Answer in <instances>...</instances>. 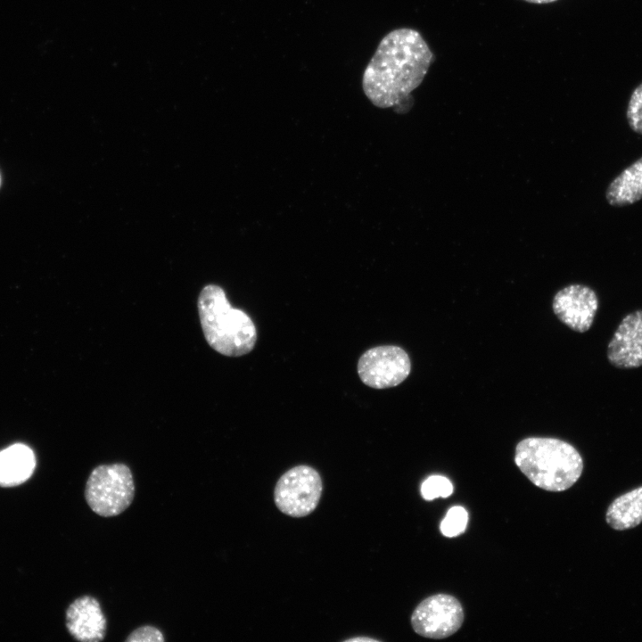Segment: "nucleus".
Listing matches in <instances>:
<instances>
[{
	"mask_svg": "<svg viewBox=\"0 0 642 642\" xmlns=\"http://www.w3.org/2000/svg\"><path fill=\"white\" fill-rule=\"evenodd\" d=\"M433 54L421 34L409 28L391 30L380 41L362 78L366 96L376 107L407 111L411 93L423 82Z\"/></svg>",
	"mask_w": 642,
	"mask_h": 642,
	"instance_id": "1",
	"label": "nucleus"
},
{
	"mask_svg": "<svg viewBox=\"0 0 642 642\" xmlns=\"http://www.w3.org/2000/svg\"><path fill=\"white\" fill-rule=\"evenodd\" d=\"M514 462L535 486L547 491L570 489L583 471L578 450L556 438L529 437L521 440L515 448Z\"/></svg>",
	"mask_w": 642,
	"mask_h": 642,
	"instance_id": "2",
	"label": "nucleus"
},
{
	"mask_svg": "<svg viewBox=\"0 0 642 642\" xmlns=\"http://www.w3.org/2000/svg\"><path fill=\"white\" fill-rule=\"evenodd\" d=\"M198 312L204 337L217 352L238 357L251 352L255 346L254 323L244 311L230 305L221 287L209 284L202 290Z\"/></svg>",
	"mask_w": 642,
	"mask_h": 642,
	"instance_id": "3",
	"label": "nucleus"
},
{
	"mask_svg": "<svg viewBox=\"0 0 642 642\" xmlns=\"http://www.w3.org/2000/svg\"><path fill=\"white\" fill-rule=\"evenodd\" d=\"M135 482L130 468L123 463L100 465L93 469L86 483L85 498L96 514L116 516L133 502Z\"/></svg>",
	"mask_w": 642,
	"mask_h": 642,
	"instance_id": "4",
	"label": "nucleus"
},
{
	"mask_svg": "<svg viewBox=\"0 0 642 642\" xmlns=\"http://www.w3.org/2000/svg\"><path fill=\"white\" fill-rule=\"evenodd\" d=\"M323 490L319 473L306 465L286 471L276 482L274 501L284 514L299 518L309 515L317 506Z\"/></svg>",
	"mask_w": 642,
	"mask_h": 642,
	"instance_id": "5",
	"label": "nucleus"
},
{
	"mask_svg": "<svg viewBox=\"0 0 642 642\" xmlns=\"http://www.w3.org/2000/svg\"><path fill=\"white\" fill-rule=\"evenodd\" d=\"M461 603L453 596L436 594L424 599L411 615V625L418 635L434 639L456 633L464 622Z\"/></svg>",
	"mask_w": 642,
	"mask_h": 642,
	"instance_id": "6",
	"label": "nucleus"
},
{
	"mask_svg": "<svg viewBox=\"0 0 642 642\" xmlns=\"http://www.w3.org/2000/svg\"><path fill=\"white\" fill-rule=\"evenodd\" d=\"M411 362L407 352L393 345L377 346L364 352L358 363L361 381L374 389L401 383L409 374Z\"/></svg>",
	"mask_w": 642,
	"mask_h": 642,
	"instance_id": "7",
	"label": "nucleus"
},
{
	"mask_svg": "<svg viewBox=\"0 0 642 642\" xmlns=\"http://www.w3.org/2000/svg\"><path fill=\"white\" fill-rule=\"evenodd\" d=\"M597 309L595 291L583 284H570L557 292L553 299L556 316L578 333H585L591 327Z\"/></svg>",
	"mask_w": 642,
	"mask_h": 642,
	"instance_id": "8",
	"label": "nucleus"
},
{
	"mask_svg": "<svg viewBox=\"0 0 642 642\" xmlns=\"http://www.w3.org/2000/svg\"><path fill=\"white\" fill-rule=\"evenodd\" d=\"M606 355L609 363L617 368L642 366V309L622 318L607 345Z\"/></svg>",
	"mask_w": 642,
	"mask_h": 642,
	"instance_id": "9",
	"label": "nucleus"
},
{
	"mask_svg": "<svg viewBox=\"0 0 642 642\" xmlns=\"http://www.w3.org/2000/svg\"><path fill=\"white\" fill-rule=\"evenodd\" d=\"M66 627L70 634L83 642L104 639L107 620L99 601L91 596L75 599L66 611Z\"/></svg>",
	"mask_w": 642,
	"mask_h": 642,
	"instance_id": "10",
	"label": "nucleus"
},
{
	"mask_svg": "<svg viewBox=\"0 0 642 642\" xmlns=\"http://www.w3.org/2000/svg\"><path fill=\"white\" fill-rule=\"evenodd\" d=\"M36 458L24 444H13L0 451V486L12 487L25 482L33 473Z\"/></svg>",
	"mask_w": 642,
	"mask_h": 642,
	"instance_id": "11",
	"label": "nucleus"
},
{
	"mask_svg": "<svg viewBox=\"0 0 642 642\" xmlns=\"http://www.w3.org/2000/svg\"><path fill=\"white\" fill-rule=\"evenodd\" d=\"M605 199L613 207L631 205L642 199V157L612 180Z\"/></svg>",
	"mask_w": 642,
	"mask_h": 642,
	"instance_id": "12",
	"label": "nucleus"
},
{
	"mask_svg": "<svg viewBox=\"0 0 642 642\" xmlns=\"http://www.w3.org/2000/svg\"><path fill=\"white\" fill-rule=\"evenodd\" d=\"M605 520L616 531L639 525L642 523V486L616 498L608 506Z\"/></svg>",
	"mask_w": 642,
	"mask_h": 642,
	"instance_id": "13",
	"label": "nucleus"
},
{
	"mask_svg": "<svg viewBox=\"0 0 642 642\" xmlns=\"http://www.w3.org/2000/svg\"><path fill=\"white\" fill-rule=\"evenodd\" d=\"M468 522V513L461 506L449 509L440 523V530L445 537L452 538L463 533Z\"/></svg>",
	"mask_w": 642,
	"mask_h": 642,
	"instance_id": "14",
	"label": "nucleus"
},
{
	"mask_svg": "<svg viewBox=\"0 0 642 642\" xmlns=\"http://www.w3.org/2000/svg\"><path fill=\"white\" fill-rule=\"evenodd\" d=\"M453 492L451 482L441 475H432L426 478L421 485V495L425 500L437 498H448Z\"/></svg>",
	"mask_w": 642,
	"mask_h": 642,
	"instance_id": "15",
	"label": "nucleus"
},
{
	"mask_svg": "<svg viewBox=\"0 0 642 642\" xmlns=\"http://www.w3.org/2000/svg\"><path fill=\"white\" fill-rule=\"evenodd\" d=\"M630 128L637 134L642 135V83L632 92L626 111Z\"/></svg>",
	"mask_w": 642,
	"mask_h": 642,
	"instance_id": "16",
	"label": "nucleus"
},
{
	"mask_svg": "<svg viewBox=\"0 0 642 642\" xmlns=\"http://www.w3.org/2000/svg\"><path fill=\"white\" fill-rule=\"evenodd\" d=\"M162 632L152 625H144L134 630L126 638V642H163Z\"/></svg>",
	"mask_w": 642,
	"mask_h": 642,
	"instance_id": "17",
	"label": "nucleus"
},
{
	"mask_svg": "<svg viewBox=\"0 0 642 642\" xmlns=\"http://www.w3.org/2000/svg\"><path fill=\"white\" fill-rule=\"evenodd\" d=\"M524 1L529 2V3H533V4H547V3L555 2L556 0H524Z\"/></svg>",
	"mask_w": 642,
	"mask_h": 642,
	"instance_id": "18",
	"label": "nucleus"
},
{
	"mask_svg": "<svg viewBox=\"0 0 642 642\" xmlns=\"http://www.w3.org/2000/svg\"><path fill=\"white\" fill-rule=\"evenodd\" d=\"M358 640H369V641H375V639L370 638H354L348 639V641H358Z\"/></svg>",
	"mask_w": 642,
	"mask_h": 642,
	"instance_id": "19",
	"label": "nucleus"
},
{
	"mask_svg": "<svg viewBox=\"0 0 642 642\" xmlns=\"http://www.w3.org/2000/svg\"><path fill=\"white\" fill-rule=\"evenodd\" d=\"M0 185H1V177H0Z\"/></svg>",
	"mask_w": 642,
	"mask_h": 642,
	"instance_id": "20",
	"label": "nucleus"
}]
</instances>
